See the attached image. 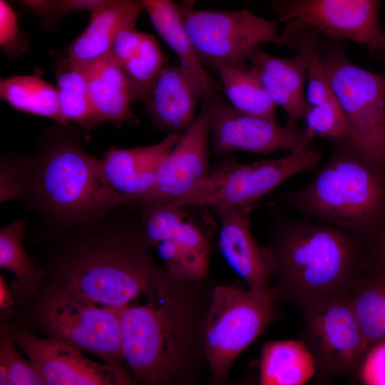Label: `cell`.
Here are the masks:
<instances>
[{"mask_svg":"<svg viewBox=\"0 0 385 385\" xmlns=\"http://www.w3.org/2000/svg\"><path fill=\"white\" fill-rule=\"evenodd\" d=\"M26 222L15 220L0 231V266L13 272L23 291L34 290L43 272L35 267L34 261L23 246Z\"/></svg>","mask_w":385,"mask_h":385,"instance_id":"f546056e","label":"cell"},{"mask_svg":"<svg viewBox=\"0 0 385 385\" xmlns=\"http://www.w3.org/2000/svg\"><path fill=\"white\" fill-rule=\"evenodd\" d=\"M210 208L220 221L219 247L227 262L250 288H273L270 284L273 277L271 255L253 237L250 214L225 206Z\"/></svg>","mask_w":385,"mask_h":385,"instance_id":"ac0fdd59","label":"cell"},{"mask_svg":"<svg viewBox=\"0 0 385 385\" xmlns=\"http://www.w3.org/2000/svg\"><path fill=\"white\" fill-rule=\"evenodd\" d=\"M42 315L55 339L115 367L123 359L120 312L78 299L60 287L48 297Z\"/></svg>","mask_w":385,"mask_h":385,"instance_id":"8fae6325","label":"cell"},{"mask_svg":"<svg viewBox=\"0 0 385 385\" xmlns=\"http://www.w3.org/2000/svg\"><path fill=\"white\" fill-rule=\"evenodd\" d=\"M114 0H55L46 19L48 23L54 24L69 14L80 11H93Z\"/></svg>","mask_w":385,"mask_h":385,"instance_id":"e575fe53","label":"cell"},{"mask_svg":"<svg viewBox=\"0 0 385 385\" xmlns=\"http://www.w3.org/2000/svg\"><path fill=\"white\" fill-rule=\"evenodd\" d=\"M202 101L210 118L212 153H292L312 145L314 134L309 130L280 125L276 120L242 113L226 102L220 92L209 93Z\"/></svg>","mask_w":385,"mask_h":385,"instance_id":"7c38bea8","label":"cell"},{"mask_svg":"<svg viewBox=\"0 0 385 385\" xmlns=\"http://www.w3.org/2000/svg\"><path fill=\"white\" fill-rule=\"evenodd\" d=\"M221 81L229 103L237 111L268 119H275V107L256 71L218 64L213 67Z\"/></svg>","mask_w":385,"mask_h":385,"instance_id":"83f0119b","label":"cell"},{"mask_svg":"<svg viewBox=\"0 0 385 385\" xmlns=\"http://www.w3.org/2000/svg\"><path fill=\"white\" fill-rule=\"evenodd\" d=\"M181 135L168 134L146 146L111 148L101 159L103 177L120 205L142 202L151 195L160 166Z\"/></svg>","mask_w":385,"mask_h":385,"instance_id":"2e32d148","label":"cell"},{"mask_svg":"<svg viewBox=\"0 0 385 385\" xmlns=\"http://www.w3.org/2000/svg\"><path fill=\"white\" fill-rule=\"evenodd\" d=\"M11 299L9 289L1 276L0 280V305L1 309H8L11 304Z\"/></svg>","mask_w":385,"mask_h":385,"instance_id":"74e56055","label":"cell"},{"mask_svg":"<svg viewBox=\"0 0 385 385\" xmlns=\"http://www.w3.org/2000/svg\"><path fill=\"white\" fill-rule=\"evenodd\" d=\"M200 0H181L180 6L186 8H193L195 3Z\"/></svg>","mask_w":385,"mask_h":385,"instance_id":"f35d334b","label":"cell"},{"mask_svg":"<svg viewBox=\"0 0 385 385\" xmlns=\"http://www.w3.org/2000/svg\"><path fill=\"white\" fill-rule=\"evenodd\" d=\"M64 128L43 135L33 156L18 155L19 199L51 223L79 227L122 205L105 180L101 159Z\"/></svg>","mask_w":385,"mask_h":385,"instance_id":"6da1fadb","label":"cell"},{"mask_svg":"<svg viewBox=\"0 0 385 385\" xmlns=\"http://www.w3.org/2000/svg\"><path fill=\"white\" fill-rule=\"evenodd\" d=\"M247 61L256 71L274 103L287 114V125L297 128L309 108L304 85L307 81V62L297 52L292 58L270 55L257 46L247 56Z\"/></svg>","mask_w":385,"mask_h":385,"instance_id":"d6986e66","label":"cell"},{"mask_svg":"<svg viewBox=\"0 0 385 385\" xmlns=\"http://www.w3.org/2000/svg\"><path fill=\"white\" fill-rule=\"evenodd\" d=\"M210 135L209 115L205 108L202 106L195 121L165 157L158 170L153 190L142 202L174 203L197 187L210 172Z\"/></svg>","mask_w":385,"mask_h":385,"instance_id":"9a60e30c","label":"cell"},{"mask_svg":"<svg viewBox=\"0 0 385 385\" xmlns=\"http://www.w3.org/2000/svg\"><path fill=\"white\" fill-rule=\"evenodd\" d=\"M57 91L63 119L89 132L100 122L93 110L85 73L81 66L67 58L56 66Z\"/></svg>","mask_w":385,"mask_h":385,"instance_id":"f1b7e54d","label":"cell"},{"mask_svg":"<svg viewBox=\"0 0 385 385\" xmlns=\"http://www.w3.org/2000/svg\"><path fill=\"white\" fill-rule=\"evenodd\" d=\"M161 38L202 81L206 94L220 92L222 86L207 73L188 38L178 9L173 0H138Z\"/></svg>","mask_w":385,"mask_h":385,"instance_id":"cb8c5ba5","label":"cell"},{"mask_svg":"<svg viewBox=\"0 0 385 385\" xmlns=\"http://www.w3.org/2000/svg\"><path fill=\"white\" fill-rule=\"evenodd\" d=\"M141 226L113 221L71 248L61 289L120 312L142 294L155 293L166 279L158 272Z\"/></svg>","mask_w":385,"mask_h":385,"instance_id":"3957f363","label":"cell"},{"mask_svg":"<svg viewBox=\"0 0 385 385\" xmlns=\"http://www.w3.org/2000/svg\"><path fill=\"white\" fill-rule=\"evenodd\" d=\"M78 64L85 73L90 99L100 123L108 122L117 126L135 124L137 119L130 108L133 102L128 81L111 54Z\"/></svg>","mask_w":385,"mask_h":385,"instance_id":"44dd1931","label":"cell"},{"mask_svg":"<svg viewBox=\"0 0 385 385\" xmlns=\"http://www.w3.org/2000/svg\"><path fill=\"white\" fill-rule=\"evenodd\" d=\"M169 285L158 304L128 305L120 311L123 359L142 382H183L194 361L197 324Z\"/></svg>","mask_w":385,"mask_h":385,"instance_id":"5b68a950","label":"cell"},{"mask_svg":"<svg viewBox=\"0 0 385 385\" xmlns=\"http://www.w3.org/2000/svg\"><path fill=\"white\" fill-rule=\"evenodd\" d=\"M301 310L304 342L314 356L319 376L355 375L366 345L347 294L317 302Z\"/></svg>","mask_w":385,"mask_h":385,"instance_id":"30bf717a","label":"cell"},{"mask_svg":"<svg viewBox=\"0 0 385 385\" xmlns=\"http://www.w3.org/2000/svg\"><path fill=\"white\" fill-rule=\"evenodd\" d=\"M364 264L374 271H385V224L364 246Z\"/></svg>","mask_w":385,"mask_h":385,"instance_id":"d590c367","label":"cell"},{"mask_svg":"<svg viewBox=\"0 0 385 385\" xmlns=\"http://www.w3.org/2000/svg\"><path fill=\"white\" fill-rule=\"evenodd\" d=\"M276 297L300 309L346 294L362 274L364 246L334 225L279 218L269 244Z\"/></svg>","mask_w":385,"mask_h":385,"instance_id":"7a4b0ae2","label":"cell"},{"mask_svg":"<svg viewBox=\"0 0 385 385\" xmlns=\"http://www.w3.org/2000/svg\"><path fill=\"white\" fill-rule=\"evenodd\" d=\"M317 373L314 356L304 341L277 340L262 346L259 382L262 385H303Z\"/></svg>","mask_w":385,"mask_h":385,"instance_id":"603a6c76","label":"cell"},{"mask_svg":"<svg viewBox=\"0 0 385 385\" xmlns=\"http://www.w3.org/2000/svg\"><path fill=\"white\" fill-rule=\"evenodd\" d=\"M0 96L14 109L69 127L62 118L56 87L33 75L1 78Z\"/></svg>","mask_w":385,"mask_h":385,"instance_id":"d4e9b609","label":"cell"},{"mask_svg":"<svg viewBox=\"0 0 385 385\" xmlns=\"http://www.w3.org/2000/svg\"><path fill=\"white\" fill-rule=\"evenodd\" d=\"M178 9L189 42L204 66L247 68V56L252 48L265 43L282 44L276 22L246 9L213 11L178 4Z\"/></svg>","mask_w":385,"mask_h":385,"instance_id":"9c48e42d","label":"cell"},{"mask_svg":"<svg viewBox=\"0 0 385 385\" xmlns=\"http://www.w3.org/2000/svg\"><path fill=\"white\" fill-rule=\"evenodd\" d=\"M324 37H320L319 53L350 126L346 140L364 159L385 173V76L352 63L341 39Z\"/></svg>","mask_w":385,"mask_h":385,"instance_id":"8992f818","label":"cell"},{"mask_svg":"<svg viewBox=\"0 0 385 385\" xmlns=\"http://www.w3.org/2000/svg\"><path fill=\"white\" fill-rule=\"evenodd\" d=\"M307 129L331 140H348L351 130L347 118L336 98L309 106L304 116Z\"/></svg>","mask_w":385,"mask_h":385,"instance_id":"4dcf8cb0","label":"cell"},{"mask_svg":"<svg viewBox=\"0 0 385 385\" xmlns=\"http://www.w3.org/2000/svg\"><path fill=\"white\" fill-rule=\"evenodd\" d=\"M41 16L46 20L55 0H14Z\"/></svg>","mask_w":385,"mask_h":385,"instance_id":"8d00e7d4","label":"cell"},{"mask_svg":"<svg viewBox=\"0 0 385 385\" xmlns=\"http://www.w3.org/2000/svg\"><path fill=\"white\" fill-rule=\"evenodd\" d=\"M143 10L138 0H114L93 11L86 28L66 48V58L88 63L108 55L118 34L135 28Z\"/></svg>","mask_w":385,"mask_h":385,"instance_id":"ffe728a7","label":"cell"},{"mask_svg":"<svg viewBox=\"0 0 385 385\" xmlns=\"http://www.w3.org/2000/svg\"><path fill=\"white\" fill-rule=\"evenodd\" d=\"M280 21H301L322 35L348 39L379 52L384 34L380 0H273Z\"/></svg>","mask_w":385,"mask_h":385,"instance_id":"4fadbf2b","label":"cell"},{"mask_svg":"<svg viewBox=\"0 0 385 385\" xmlns=\"http://www.w3.org/2000/svg\"><path fill=\"white\" fill-rule=\"evenodd\" d=\"M355 375L363 384L385 385V341L367 349Z\"/></svg>","mask_w":385,"mask_h":385,"instance_id":"836d02e7","label":"cell"},{"mask_svg":"<svg viewBox=\"0 0 385 385\" xmlns=\"http://www.w3.org/2000/svg\"><path fill=\"white\" fill-rule=\"evenodd\" d=\"M362 274L347 293L361 328L366 350L385 341V271Z\"/></svg>","mask_w":385,"mask_h":385,"instance_id":"4316f807","label":"cell"},{"mask_svg":"<svg viewBox=\"0 0 385 385\" xmlns=\"http://www.w3.org/2000/svg\"><path fill=\"white\" fill-rule=\"evenodd\" d=\"M0 384L39 385L44 380L32 364L18 351L12 340L1 337L0 343Z\"/></svg>","mask_w":385,"mask_h":385,"instance_id":"1f68e13d","label":"cell"},{"mask_svg":"<svg viewBox=\"0 0 385 385\" xmlns=\"http://www.w3.org/2000/svg\"><path fill=\"white\" fill-rule=\"evenodd\" d=\"M379 53H385V32L384 33L381 41Z\"/></svg>","mask_w":385,"mask_h":385,"instance_id":"ab89813d","label":"cell"},{"mask_svg":"<svg viewBox=\"0 0 385 385\" xmlns=\"http://www.w3.org/2000/svg\"><path fill=\"white\" fill-rule=\"evenodd\" d=\"M275 299L274 287L213 289L202 342L214 382L225 381L235 359L277 319Z\"/></svg>","mask_w":385,"mask_h":385,"instance_id":"52a82bcc","label":"cell"},{"mask_svg":"<svg viewBox=\"0 0 385 385\" xmlns=\"http://www.w3.org/2000/svg\"><path fill=\"white\" fill-rule=\"evenodd\" d=\"M0 46L4 54L15 58L29 48L26 36L21 33L17 15L6 0H0Z\"/></svg>","mask_w":385,"mask_h":385,"instance_id":"d6a6232c","label":"cell"},{"mask_svg":"<svg viewBox=\"0 0 385 385\" xmlns=\"http://www.w3.org/2000/svg\"><path fill=\"white\" fill-rule=\"evenodd\" d=\"M14 342L27 354L48 385H119L130 382L118 367L92 361L81 351L57 339L22 332Z\"/></svg>","mask_w":385,"mask_h":385,"instance_id":"5bb4252c","label":"cell"},{"mask_svg":"<svg viewBox=\"0 0 385 385\" xmlns=\"http://www.w3.org/2000/svg\"><path fill=\"white\" fill-rule=\"evenodd\" d=\"M312 145L283 157L248 163L230 161L210 171L178 206L230 207L248 214L260 200L293 176L309 172L322 161Z\"/></svg>","mask_w":385,"mask_h":385,"instance_id":"ba28073f","label":"cell"},{"mask_svg":"<svg viewBox=\"0 0 385 385\" xmlns=\"http://www.w3.org/2000/svg\"><path fill=\"white\" fill-rule=\"evenodd\" d=\"M205 94L202 81L187 66L166 65L143 104L155 129L182 135L195 121Z\"/></svg>","mask_w":385,"mask_h":385,"instance_id":"e0dca14e","label":"cell"},{"mask_svg":"<svg viewBox=\"0 0 385 385\" xmlns=\"http://www.w3.org/2000/svg\"><path fill=\"white\" fill-rule=\"evenodd\" d=\"M327 163L304 187L283 197L285 205L353 235L364 246L385 224V173L346 140H332Z\"/></svg>","mask_w":385,"mask_h":385,"instance_id":"277c9868","label":"cell"},{"mask_svg":"<svg viewBox=\"0 0 385 385\" xmlns=\"http://www.w3.org/2000/svg\"><path fill=\"white\" fill-rule=\"evenodd\" d=\"M110 53L126 76L133 102L143 103L167 65L156 39L135 28L125 29L118 34Z\"/></svg>","mask_w":385,"mask_h":385,"instance_id":"7402d4cb","label":"cell"},{"mask_svg":"<svg viewBox=\"0 0 385 385\" xmlns=\"http://www.w3.org/2000/svg\"><path fill=\"white\" fill-rule=\"evenodd\" d=\"M322 34L301 21L291 20L281 34L282 44L302 53L307 62L306 98L309 106L334 99L319 53Z\"/></svg>","mask_w":385,"mask_h":385,"instance_id":"484cf974","label":"cell"}]
</instances>
